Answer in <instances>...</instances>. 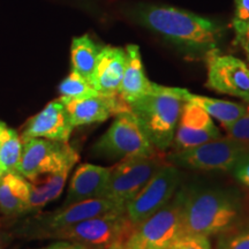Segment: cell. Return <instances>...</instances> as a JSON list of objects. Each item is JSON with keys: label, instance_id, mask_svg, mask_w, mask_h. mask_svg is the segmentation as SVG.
Instances as JSON below:
<instances>
[{"label": "cell", "instance_id": "6da1fadb", "mask_svg": "<svg viewBox=\"0 0 249 249\" xmlns=\"http://www.w3.org/2000/svg\"><path fill=\"white\" fill-rule=\"evenodd\" d=\"M142 22L165 38L187 49L209 51L222 36V27L191 12L173 7H152L142 14Z\"/></svg>", "mask_w": 249, "mask_h": 249}, {"label": "cell", "instance_id": "7a4b0ae2", "mask_svg": "<svg viewBox=\"0 0 249 249\" xmlns=\"http://www.w3.org/2000/svg\"><path fill=\"white\" fill-rule=\"evenodd\" d=\"M188 93L187 89L154 83L150 92L129 104L130 110L141 121L157 149L165 150L173 143L177 124Z\"/></svg>", "mask_w": 249, "mask_h": 249}, {"label": "cell", "instance_id": "3957f363", "mask_svg": "<svg viewBox=\"0 0 249 249\" xmlns=\"http://www.w3.org/2000/svg\"><path fill=\"white\" fill-rule=\"evenodd\" d=\"M239 217L235 198L220 189H201L188 193L182 207V234L211 235L232 229Z\"/></svg>", "mask_w": 249, "mask_h": 249}, {"label": "cell", "instance_id": "277c9868", "mask_svg": "<svg viewBox=\"0 0 249 249\" xmlns=\"http://www.w3.org/2000/svg\"><path fill=\"white\" fill-rule=\"evenodd\" d=\"M134 227L121 208L58 230L49 238L80 245L86 249H111L123 246Z\"/></svg>", "mask_w": 249, "mask_h": 249}, {"label": "cell", "instance_id": "5b68a950", "mask_svg": "<svg viewBox=\"0 0 249 249\" xmlns=\"http://www.w3.org/2000/svg\"><path fill=\"white\" fill-rule=\"evenodd\" d=\"M93 149L97 155L121 160L156 154L154 143L132 110L117 114L110 128L98 140Z\"/></svg>", "mask_w": 249, "mask_h": 249}, {"label": "cell", "instance_id": "8992f818", "mask_svg": "<svg viewBox=\"0 0 249 249\" xmlns=\"http://www.w3.org/2000/svg\"><path fill=\"white\" fill-rule=\"evenodd\" d=\"M186 193L180 191L166 205L134 227L121 249H167L182 235L181 216Z\"/></svg>", "mask_w": 249, "mask_h": 249}, {"label": "cell", "instance_id": "52a82bcc", "mask_svg": "<svg viewBox=\"0 0 249 249\" xmlns=\"http://www.w3.org/2000/svg\"><path fill=\"white\" fill-rule=\"evenodd\" d=\"M22 144L18 173L31 182L49 174L71 170L79 160V154L68 142L29 138L23 139Z\"/></svg>", "mask_w": 249, "mask_h": 249}, {"label": "cell", "instance_id": "ba28073f", "mask_svg": "<svg viewBox=\"0 0 249 249\" xmlns=\"http://www.w3.org/2000/svg\"><path fill=\"white\" fill-rule=\"evenodd\" d=\"M121 208L124 207H119L113 201L105 197L62 205L60 209L53 213L39 214L24 222L22 226L18 229L17 233L26 238H49L51 233L58 230Z\"/></svg>", "mask_w": 249, "mask_h": 249}, {"label": "cell", "instance_id": "9c48e42d", "mask_svg": "<svg viewBox=\"0 0 249 249\" xmlns=\"http://www.w3.org/2000/svg\"><path fill=\"white\" fill-rule=\"evenodd\" d=\"M249 152V144L231 138H219L197 147L180 150L169 157L179 166L202 171H232L236 163Z\"/></svg>", "mask_w": 249, "mask_h": 249}, {"label": "cell", "instance_id": "30bf717a", "mask_svg": "<svg viewBox=\"0 0 249 249\" xmlns=\"http://www.w3.org/2000/svg\"><path fill=\"white\" fill-rule=\"evenodd\" d=\"M181 173L174 165L163 164L152 178L124 207V213L134 226L161 209L172 200L180 182Z\"/></svg>", "mask_w": 249, "mask_h": 249}, {"label": "cell", "instance_id": "8fae6325", "mask_svg": "<svg viewBox=\"0 0 249 249\" xmlns=\"http://www.w3.org/2000/svg\"><path fill=\"white\" fill-rule=\"evenodd\" d=\"M163 164L164 160L157 154L120 160L111 169L104 197L124 208Z\"/></svg>", "mask_w": 249, "mask_h": 249}, {"label": "cell", "instance_id": "7c38bea8", "mask_svg": "<svg viewBox=\"0 0 249 249\" xmlns=\"http://www.w3.org/2000/svg\"><path fill=\"white\" fill-rule=\"evenodd\" d=\"M207 66L208 88L249 104V66L245 61L211 49L207 52Z\"/></svg>", "mask_w": 249, "mask_h": 249}, {"label": "cell", "instance_id": "4fadbf2b", "mask_svg": "<svg viewBox=\"0 0 249 249\" xmlns=\"http://www.w3.org/2000/svg\"><path fill=\"white\" fill-rule=\"evenodd\" d=\"M219 138L222 134L213 118L198 105L187 101L182 107L173 138L178 151L195 148Z\"/></svg>", "mask_w": 249, "mask_h": 249}, {"label": "cell", "instance_id": "5bb4252c", "mask_svg": "<svg viewBox=\"0 0 249 249\" xmlns=\"http://www.w3.org/2000/svg\"><path fill=\"white\" fill-rule=\"evenodd\" d=\"M64 103L73 127L103 123L116 117L121 112L130 110L129 105L119 95L108 96L104 93L82 99H67Z\"/></svg>", "mask_w": 249, "mask_h": 249}, {"label": "cell", "instance_id": "9a60e30c", "mask_svg": "<svg viewBox=\"0 0 249 249\" xmlns=\"http://www.w3.org/2000/svg\"><path fill=\"white\" fill-rule=\"evenodd\" d=\"M73 128L66 107L58 98L50 102L42 111L27 121L21 139L42 138L68 142Z\"/></svg>", "mask_w": 249, "mask_h": 249}, {"label": "cell", "instance_id": "2e32d148", "mask_svg": "<svg viewBox=\"0 0 249 249\" xmlns=\"http://www.w3.org/2000/svg\"><path fill=\"white\" fill-rule=\"evenodd\" d=\"M110 172L111 169L98 165H80L71 177L64 205L104 197Z\"/></svg>", "mask_w": 249, "mask_h": 249}, {"label": "cell", "instance_id": "e0dca14e", "mask_svg": "<svg viewBox=\"0 0 249 249\" xmlns=\"http://www.w3.org/2000/svg\"><path fill=\"white\" fill-rule=\"evenodd\" d=\"M124 67L126 51L121 48L104 46L98 54L90 83L98 92L108 96L118 95Z\"/></svg>", "mask_w": 249, "mask_h": 249}, {"label": "cell", "instance_id": "ac0fdd59", "mask_svg": "<svg viewBox=\"0 0 249 249\" xmlns=\"http://www.w3.org/2000/svg\"><path fill=\"white\" fill-rule=\"evenodd\" d=\"M126 51V67L121 80L118 95L127 103L135 102L151 91L154 82L148 80L138 45L129 44L124 49Z\"/></svg>", "mask_w": 249, "mask_h": 249}, {"label": "cell", "instance_id": "d6986e66", "mask_svg": "<svg viewBox=\"0 0 249 249\" xmlns=\"http://www.w3.org/2000/svg\"><path fill=\"white\" fill-rule=\"evenodd\" d=\"M31 182L18 172L5 173L0 179V213L7 218L28 213Z\"/></svg>", "mask_w": 249, "mask_h": 249}, {"label": "cell", "instance_id": "ffe728a7", "mask_svg": "<svg viewBox=\"0 0 249 249\" xmlns=\"http://www.w3.org/2000/svg\"><path fill=\"white\" fill-rule=\"evenodd\" d=\"M187 101L193 102L194 104L203 108L211 118H214L222 124L223 127L229 126L240 119L242 116L249 111V107L240 103L223 101V99L205 97V96L194 95L189 92Z\"/></svg>", "mask_w": 249, "mask_h": 249}, {"label": "cell", "instance_id": "44dd1931", "mask_svg": "<svg viewBox=\"0 0 249 249\" xmlns=\"http://www.w3.org/2000/svg\"><path fill=\"white\" fill-rule=\"evenodd\" d=\"M101 49L87 35L74 38L71 46V71H76L90 82Z\"/></svg>", "mask_w": 249, "mask_h": 249}, {"label": "cell", "instance_id": "7402d4cb", "mask_svg": "<svg viewBox=\"0 0 249 249\" xmlns=\"http://www.w3.org/2000/svg\"><path fill=\"white\" fill-rule=\"evenodd\" d=\"M70 171L71 170H64L60 172L49 174V176H46L44 181L38 183V185H36L35 182H31L28 213L42 209L50 202L58 198L64 191Z\"/></svg>", "mask_w": 249, "mask_h": 249}, {"label": "cell", "instance_id": "603a6c76", "mask_svg": "<svg viewBox=\"0 0 249 249\" xmlns=\"http://www.w3.org/2000/svg\"><path fill=\"white\" fill-rule=\"evenodd\" d=\"M22 149V140L14 129L6 127L0 133V172L2 176L8 172H18Z\"/></svg>", "mask_w": 249, "mask_h": 249}, {"label": "cell", "instance_id": "cb8c5ba5", "mask_svg": "<svg viewBox=\"0 0 249 249\" xmlns=\"http://www.w3.org/2000/svg\"><path fill=\"white\" fill-rule=\"evenodd\" d=\"M59 93L60 99L67 101V99H82L92 97L98 95L97 90L90 85L88 80L82 77L76 71H71V74L66 79L62 80L59 85Z\"/></svg>", "mask_w": 249, "mask_h": 249}, {"label": "cell", "instance_id": "d4e9b609", "mask_svg": "<svg viewBox=\"0 0 249 249\" xmlns=\"http://www.w3.org/2000/svg\"><path fill=\"white\" fill-rule=\"evenodd\" d=\"M216 249H249V229L223 234Z\"/></svg>", "mask_w": 249, "mask_h": 249}, {"label": "cell", "instance_id": "484cf974", "mask_svg": "<svg viewBox=\"0 0 249 249\" xmlns=\"http://www.w3.org/2000/svg\"><path fill=\"white\" fill-rule=\"evenodd\" d=\"M229 138L249 144V111L240 119L224 127Z\"/></svg>", "mask_w": 249, "mask_h": 249}, {"label": "cell", "instance_id": "4316f807", "mask_svg": "<svg viewBox=\"0 0 249 249\" xmlns=\"http://www.w3.org/2000/svg\"><path fill=\"white\" fill-rule=\"evenodd\" d=\"M173 249H213L209 238L203 235L182 234L172 245Z\"/></svg>", "mask_w": 249, "mask_h": 249}, {"label": "cell", "instance_id": "83f0119b", "mask_svg": "<svg viewBox=\"0 0 249 249\" xmlns=\"http://www.w3.org/2000/svg\"><path fill=\"white\" fill-rule=\"evenodd\" d=\"M232 172L239 182L249 188V152L236 163Z\"/></svg>", "mask_w": 249, "mask_h": 249}, {"label": "cell", "instance_id": "f1b7e54d", "mask_svg": "<svg viewBox=\"0 0 249 249\" xmlns=\"http://www.w3.org/2000/svg\"><path fill=\"white\" fill-rule=\"evenodd\" d=\"M235 31V43L240 45L249 59V23H233Z\"/></svg>", "mask_w": 249, "mask_h": 249}, {"label": "cell", "instance_id": "f546056e", "mask_svg": "<svg viewBox=\"0 0 249 249\" xmlns=\"http://www.w3.org/2000/svg\"><path fill=\"white\" fill-rule=\"evenodd\" d=\"M235 15L233 23H249V0H234Z\"/></svg>", "mask_w": 249, "mask_h": 249}, {"label": "cell", "instance_id": "4dcf8cb0", "mask_svg": "<svg viewBox=\"0 0 249 249\" xmlns=\"http://www.w3.org/2000/svg\"><path fill=\"white\" fill-rule=\"evenodd\" d=\"M12 240H13V234L11 232L0 229V249L7 248L11 245Z\"/></svg>", "mask_w": 249, "mask_h": 249}, {"label": "cell", "instance_id": "1f68e13d", "mask_svg": "<svg viewBox=\"0 0 249 249\" xmlns=\"http://www.w3.org/2000/svg\"><path fill=\"white\" fill-rule=\"evenodd\" d=\"M76 244H71V242L61 240L59 242H55V244L49 246V247L42 248V249H75Z\"/></svg>", "mask_w": 249, "mask_h": 249}, {"label": "cell", "instance_id": "d6a6232c", "mask_svg": "<svg viewBox=\"0 0 249 249\" xmlns=\"http://www.w3.org/2000/svg\"><path fill=\"white\" fill-rule=\"evenodd\" d=\"M6 127H7V126H6L5 123H2V121H0V133H1L2 130H4V129L6 128Z\"/></svg>", "mask_w": 249, "mask_h": 249}, {"label": "cell", "instance_id": "836d02e7", "mask_svg": "<svg viewBox=\"0 0 249 249\" xmlns=\"http://www.w3.org/2000/svg\"><path fill=\"white\" fill-rule=\"evenodd\" d=\"M75 249H86V248H83V247H82V246L77 245V246H76V248H75Z\"/></svg>", "mask_w": 249, "mask_h": 249}, {"label": "cell", "instance_id": "e575fe53", "mask_svg": "<svg viewBox=\"0 0 249 249\" xmlns=\"http://www.w3.org/2000/svg\"><path fill=\"white\" fill-rule=\"evenodd\" d=\"M121 247H123V246H120V247H113V248H111V249H121Z\"/></svg>", "mask_w": 249, "mask_h": 249}, {"label": "cell", "instance_id": "d590c367", "mask_svg": "<svg viewBox=\"0 0 249 249\" xmlns=\"http://www.w3.org/2000/svg\"><path fill=\"white\" fill-rule=\"evenodd\" d=\"M1 177H2V173H1V172H0V179H1Z\"/></svg>", "mask_w": 249, "mask_h": 249}, {"label": "cell", "instance_id": "8d00e7d4", "mask_svg": "<svg viewBox=\"0 0 249 249\" xmlns=\"http://www.w3.org/2000/svg\"><path fill=\"white\" fill-rule=\"evenodd\" d=\"M167 249H173V248H172V246H171V247H170V248H167Z\"/></svg>", "mask_w": 249, "mask_h": 249}]
</instances>
